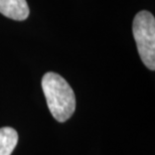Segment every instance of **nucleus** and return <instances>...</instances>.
I'll return each instance as SVG.
<instances>
[{
  "instance_id": "4",
  "label": "nucleus",
  "mask_w": 155,
  "mask_h": 155,
  "mask_svg": "<svg viewBox=\"0 0 155 155\" xmlns=\"http://www.w3.org/2000/svg\"><path fill=\"white\" fill-rule=\"evenodd\" d=\"M17 142L18 134L13 128H0V155H11Z\"/></svg>"
},
{
  "instance_id": "3",
  "label": "nucleus",
  "mask_w": 155,
  "mask_h": 155,
  "mask_svg": "<svg viewBox=\"0 0 155 155\" xmlns=\"http://www.w3.org/2000/svg\"><path fill=\"white\" fill-rule=\"evenodd\" d=\"M0 13L10 19L22 21L29 15L26 0H0Z\"/></svg>"
},
{
  "instance_id": "1",
  "label": "nucleus",
  "mask_w": 155,
  "mask_h": 155,
  "mask_svg": "<svg viewBox=\"0 0 155 155\" xmlns=\"http://www.w3.org/2000/svg\"><path fill=\"white\" fill-rule=\"evenodd\" d=\"M41 88L48 109L58 122H66L76 111V95L69 83L57 73L42 77Z\"/></svg>"
},
{
  "instance_id": "2",
  "label": "nucleus",
  "mask_w": 155,
  "mask_h": 155,
  "mask_svg": "<svg viewBox=\"0 0 155 155\" xmlns=\"http://www.w3.org/2000/svg\"><path fill=\"white\" fill-rule=\"evenodd\" d=\"M133 36L141 61L151 71L155 70V18L149 11L138 12L133 20Z\"/></svg>"
}]
</instances>
